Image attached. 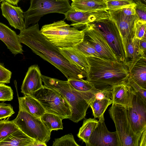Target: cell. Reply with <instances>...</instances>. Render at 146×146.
<instances>
[{
	"label": "cell",
	"instance_id": "cell-1",
	"mask_svg": "<svg viewBox=\"0 0 146 146\" xmlns=\"http://www.w3.org/2000/svg\"><path fill=\"white\" fill-rule=\"evenodd\" d=\"M18 36L21 43L54 66L67 79L73 78L81 79L86 77L85 71L71 63L60 52L59 48L41 33L38 23L20 31Z\"/></svg>",
	"mask_w": 146,
	"mask_h": 146
},
{
	"label": "cell",
	"instance_id": "cell-2",
	"mask_svg": "<svg viewBox=\"0 0 146 146\" xmlns=\"http://www.w3.org/2000/svg\"><path fill=\"white\" fill-rule=\"evenodd\" d=\"M86 58L89 67L86 80L97 89L111 91L113 86L127 82L129 70L123 62L93 57Z\"/></svg>",
	"mask_w": 146,
	"mask_h": 146
},
{
	"label": "cell",
	"instance_id": "cell-3",
	"mask_svg": "<svg viewBox=\"0 0 146 146\" xmlns=\"http://www.w3.org/2000/svg\"><path fill=\"white\" fill-rule=\"evenodd\" d=\"M41 77L44 85L60 92L70 105L72 115L69 119L77 123L85 118L91 100L86 99L73 89L68 81L42 75Z\"/></svg>",
	"mask_w": 146,
	"mask_h": 146
},
{
	"label": "cell",
	"instance_id": "cell-4",
	"mask_svg": "<svg viewBox=\"0 0 146 146\" xmlns=\"http://www.w3.org/2000/svg\"><path fill=\"white\" fill-rule=\"evenodd\" d=\"M40 31L52 44L58 48L74 47L83 40L84 33L63 20L43 26Z\"/></svg>",
	"mask_w": 146,
	"mask_h": 146
},
{
	"label": "cell",
	"instance_id": "cell-5",
	"mask_svg": "<svg viewBox=\"0 0 146 146\" xmlns=\"http://www.w3.org/2000/svg\"><path fill=\"white\" fill-rule=\"evenodd\" d=\"M112 104L109 112L114 123L120 146H146V135L138 136L133 132L127 109L121 105Z\"/></svg>",
	"mask_w": 146,
	"mask_h": 146
},
{
	"label": "cell",
	"instance_id": "cell-6",
	"mask_svg": "<svg viewBox=\"0 0 146 146\" xmlns=\"http://www.w3.org/2000/svg\"><path fill=\"white\" fill-rule=\"evenodd\" d=\"M72 9L69 0H31L29 8L24 12L25 28L38 23L45 15L53 13L64 15Z\"/></svg>",
	"mask_w": 146,
	"mask_h": 146
},
{
	"label": "cell",
	"instance_id": "cell-7",
	"mask_svg": "<svg viewBox=\"0 0 146 146\" xmlns=\"http://www.w3.org/2000/svg\"><path fill=\"white\" fill-rule=\"evenodd\" d=\"M30 96L39 102L46 113L56 115L62 119L71 117L70 105L64 96L56 90L44 85L42 88Z\"/></svg>",
	"mask_w": 146,
	"mask_h": 146
},
{
	"label": "cell",
	"instance_id": "cell-8",
	"mask_svg": "<svg viewBox=\"0 0 146 146\" xmlns=\"http://www.w3.org/2000/svg\"><path fill=\"white\" fill-rule=\"evenodd\" d=\"M19 107L18 115L13 121L19 129L35 140L46 143L48 142L51 131L46 127L40 117L33 116Z\"/></svg>",
	"mask_w": 146,
	"mask_h": 146
},
{
	"label": "cell",
	"instance_id": "cell-9",
	"mask_svg": "<svg viewBox=\"0 0 146 146\" xmlns=\"http://www.w3.org/2000/svg\"><path fill=\"white\" fill-rule=\"evenodd\" d=\"M89 24L104 37L117 61L123 62L125 56L122 39L118 27L114 21L110 17Z\"/></svg>",
	"mask_w": 146,
	"mask_h": 146
},
{
	"label": "cell",
	"instance_id": "cell-10",
	"mask_svg": "<svg viewBox=\"0 0 146 146\" xmlns=\"http://www.w3.org/2000/svg\"><path fill=\"white\" fill-rule=\"evenodd\" d=\"M127 110L133 132L138 136L146 135V101L139 93L136 92L133 98L132 106Z\"/></svg>",
	"mask_w": 146,
	"mask_h": 146
},
{
	"label": "cell",
	"instance_id": "cell-11",
	"mask_svg": "<svg viewBox=\"0 0 146 146\" xmlns=\"http://www.w3.org/2000/svg\"><path fill=\"white\" fill-rule=\"evenodd\" d=\"M82 30L84 34L83 40L95 48L101 58L110 61H117L106 40L99 32L89 24L86 25Z\"/></svg>",
	"mask_w": 146,
	"mask_h": 146
},
{
	"label": "cell",
	"instance_id": "cell-12",
	"mask_svg": "<svg viewBox=\"0 0 146 146\" xmlns=\"http://www.w3.org/2000/svg\"><path fill=\"white\" fill-rule=\"evenodd\" d=\"M98 125L90 137L86 146H120L116 131L111 132L108 129L104 116L98 118Z\"/></svg>",
	"mask_w": 146,
	"mask_h": 146
},
{
	"label": "cell",
	"instance_id": "cell-13",
	"mask_svg": "<svg viewBox=\"0 0 146 146\" xmlns=\"http://www.w3.org/2000/svg\"><path fill=\"white\" fill-rule=\"evenodd\" d=\"M108 11L110 18L115 22L119 31L125 56L127 44L130 39L134 37L133 29L135 21L138 18L136 14L131 16L126 15L121 9Z\"/></svg>",
	"mask_w": 146,
	"mask_h": 146
},
{
	"label": "cell",
	"instance_id": "cell-14",
	"mask_svg": "<svg viewBox=\"0 0 146 146\" xmlns=\"http://www.w3.org/2000/svg\"><path fill=\"white\" fill-rule=\"evenodd\" d=\"M64 15L65 19L72 22L71 26L82 29L89 23L110 17L108 11L106 10L83 11H76L73 9Z\"/></svg>",
	"mask_w": 146,
	"mask_h": 146
},
{
	"label": "cell",
	"instance_id": "cell-15",
	"mask_svg": "<svg viewBox=\"0 0 146 146\" xmlns=\"http://www.w3.org/2000/svg\"><path fill=\"white\" fill-rule=\"evenodd\" d=\"M41 74L37 65L29 67L21 86V92L24 95H31L43 87Z\"/></svg>",
	"mask_w": 146,
	"mask_h": 146
},
{
	"label": "cell",
	"instance_id": "cell-16",
	"mask_svg": "<svg viewBox=\"0 0 146 146\" xmlns=\"http://www.w3.org/2000/svg\"><path fill=\"white\" fill-rule=\"evenodd\" d=\"M110 92L112 103L121 105L126 109L132 106L136 92L127 82L113 86Z\"/></svg>",
	"mask_w": 146,
	"mask_h": 146
},
{
	"label": "cell",
	"instance_id": "cell-17",
	"mask_svg": "<svg viewBox=\"0 0 146 146\" xmlns=\"http://www.w3.org/2000/svg\"><path fill=\"white\" fill-rule=\"evenodd\" d=\"M0 8L2 15L11 27L20 31L25 28L24 12L20 7L3 1Z\"/></svg>",
	"mask_w": 146,
	"mask_h": 146
},
{
	"label": "cell",
	"instance_id": "cell-18",
	"mask_svg": "<svg viewBox=\"0 0 146 146\" xmlns=\"http://www.w3.org/2000/svg\"><path fill=\"white\" fill-rule=\"evenodd\" d=\"M0 39L6 45L12 54H22L23 51L16 33L7 26L0 22Z\"/></svg>",
	"mask_w": 146,
	"mask_h": 146
},
{
	"label": "cell",
	"instance_id": "cell-19",
	"mask_svg": "<svg viewBox=\"0 0 146 146\" xmlns=\"http://www.w3.org/2000/svg\"><path fill=\"white\" fill-rule=\"evenodd\" d=\"M59 49L63 55L71 63L87 73L89 66L86 56L73 47L59 48Z\"/></svg>",
	"mask_w": 146,
	"mask_h": 146
},
{
	"label": "cell",
	"instance_id": "cell-20",
	"mask_svg": "<svg viewBox=\"0 0 146 146\" xmlns=\"http://www.w3.org/2000/svg\"><path fill=\"white\" fill-rule=\"evenodd\" d=\"M19 106L31 114L40 117L45 111L42 106L35 98L29 95H24L18 98Z\"/></svg>",
	"mask_w": 146,
	"mask_h": 146
},
{
	"label": "cell",
	"instance_id": "cell-21",
	"mask_svg": "<svg viewBox=\"0 0 146 146\" xmlns=\"http://www.w3.org/2000/svg\"><path fill=\"white\" fill-rule=\"evenodd\" d=\"M139 39L133 37L128 42L126 49V54L124 64L129 71L134 65L141 58L145 57L141 53L139 46Z\"/></svg>",
	"mask_w": 146,
	"mask_h": 146
},
{
	"label": "cell",
	"instance_id": "cell-22",
	"mask_svg": "<svg viewBox=\"0 0 146 146\" xmlns=\"http://www.w3.org/2000/svg\"><path fill=\"white\" fill-rule=\"evenodd\" d=\"M107 0H75L72 1L71 6L77 11H92L107 10Z\"/></svg>",
	"mask_w": 146,
	"mask_h": 146
},
{
	"label": "cell",
	"instance_id": "cell-23",
	"mask_svg": "<svg viewBox=\"0 0 146 146\" xmlns=\"http://www.w3.org/2000/svg\"><path fill=\"white\" fill-rule=\"evenodd\" d=\"M129 76L138 85L146 90V58H140L129 71Z\"/></svg>",
	"mask_w": 146,
	"mask_h": 146
},
{
	"label": "cell",
	"instance_id": "cell-24",
	"mask_svg": "<svg viewBox=\"0 0 146 146\" xmlns=\"http://www.w3.org/2000/svg\"><path fill=\"white\" fill-rule=\"evenodd\" d=\"M19 129L0 143V146H31L35 140Z\"/></svg>",
	"mask_w": 146,
	"mask_h": 146
},
{
	"label": "cell",
	"instance_id": "cell-25",
	"mask_svg": "<svg viewBox=\"0 0 146 146\" xmlns=\"http://www.w3.org/2000/svg\"><path fill=\"white\" fill-rule=\"evenodd\" d=\"M94 96L90 101V106L92 110L94 118H99L104 116L105 111L113 102L111 98L98 100L96 99Z\"/></svg>",
	"mask_w": 146,
	"mask_h": 146
},
{
	"label": "cell",
	"instance_id": "cell-26",
	"mask_svg": "<svg viewBox=\"0 0 146 146\" xmlns=\"http://www.w3.org/2000/svg\"><path fill=\"white\" fill-rule=\"evenodd\" d=\"M67 81L72 88L78 92L96 93L100 90L96 88L93 84L86 80L70 78L68 79Z\"/></svg>",
	"mask_w": 146,
	"mask_h": 146
},
{
	"label": "cell",
	"instance_id": "cell-27",
	"mask_svg": "<svg viewBox=\"0 0 146 146\" xmlns=\"http://www.w3.org/2000/svg\"><path fill=\"white\" fill-rule=\"evenodd\" d=\"M98 121L94 119H85L77 135L78 138L86 145L91 133L97 126Z\"/></svg>",
	"mask_w": 146,
	"mask_h": 146
},
{
	"label": "cell",
	"instance_id": "cell-28",
	"mask_svg": "<svg viewBox=\"0 0 146 146\" xmlns=\"http://www.w3.org/2000/svg\"><path fill=\"white\" fill-rule=\"evenodd\" d=\"M40 118L47 128L51 131L63 129L62 119L56 115L46 112Z\"/></svg>",
	"mask_w": 146,
	"mask_h": 146
},
{
	"label": "cell",
	"instance_id": "cell-29",
	"mask_svg": "<svg viewBox=\"0 0 146 146\" xmlns=\"http://www.w3.org/2000/svg\"><path fill=\"white\" fill-rule=\"evenodd\" d=\"M19 129L13 120L9 121L8 119L0 121V143Z\"/></svg>",
	"mask_w": 146,
	"mask_h": 146
},
{
	"label": "cell",
	"instance_id": "cell-30",
	"mask_svg": "<svg viewBox=\"0 0 146 146\" xmlns=\"http://www.w3.org/2000/svg\"><path fill=\"white\" fill-rule=\"evenodd\" d=\"M86 57H93L101 58L95 48L86 41L83 40L74 47Z\"/></svg>",
	"mask_w": 146,
	"mask_h": 146
},
{
	"label": "cell",
	"instance_id": "cell-31",
	"mask_svg": "<svg viewBox=\"0 0 146 146\" xmlns=\"http://www.w3.org/2000/svg\"><path fill=\"white\" fill-rule=\"evenodd\" d=\"M106 3L108 11L120 10L135 3L133 0H107Z\"/></svg>",
	"mask_w": 146,
	"mask_h": 146
},
{
	"label": "cell",
	"instance_id": "cell-32",
	"mask_svg": "<svg viewBox=\"0 0 146 146\" xmlns=\"http://www.w3.org/2000/svg\"><path fill=\"white\" fill-rule=\"evenodd\" d=\"M53 146H79L75 140L73 135L69 134L56 139L53 141Z\"/></svg>",
	"mask_w": 146,
	"mask_h": 146
},
{
	"label": "cell",
	"instance_id": "cell-33",
	"mask_svg": "<svg viewBox=\"0 0 146 146\" xmlns=\"http://www.w3.org/2000/svg\"><path fill=\"white\" fill-rule=\"evenodd\" d=\"M146 21L136 19L134 22L133 32L134 37L139 39L142 38L146 35Z\"/></svg>",
	"mask_w": 146,
	"mask_h": 146
},
{
	"label": "cell",
	"instance_id": "cell-34",
	"mask_svg": "<svg viewBox=\"0 0 146 146\" xmlns=\"http://www.w3.org/2000/svg\"><path fill=\"white\" fill-rule=\"evenodd\" d=\"M11 88L5 84H0V101H11L13 98Z\"/></svg>",
	"mask_w": 146,
	"mask_h": 146
},
{
	"label": "cell",
	"instance_id": "cell-35",
	"mask_svg": "<svg viewBox=\"0 0 146 146\" xmlns=\"http://www.w3.org/2000/svg\"><path fill=\"white\" fill-rule=\"evenodd\" d=\"M15 112L10 104L0 103V119L11 116Z\"/></svg>",
	"mask_w": 146,
	"mask_h": 146
},
{
	"label": "cell",
	"instance_id": "cell-36",
	"mask_svg": "<svg viewBox=\"0 0 146 146\" xmlns=\"http://www.w3.org/2000/svg\"><path fill=\"white\" fill-rule=\"evenodd\" d=\"M135 3V13L138 19L146 21V4L141 2Z\"/></svg>",
	"mask_w": 146,
	"mask_h": 146
},
{
	"label": "cell",
	"instance_id": "cell-37",
	"mask_svg": "<svg viewBox=\"0 0 146 146\" xmlns=\"http://www.w3.org/2000/svg\"><path fill=\"white\" fill-rule=\"evenodd\" d=\"M11 75V71L0 64V84L9 83Z\"/></svg>",
	"mask_w": 146,
	"mask_h": 146
},
{
	"label": "cell",
	"instance_id": "cell-38",
	"mask_svg": "<svg viewBox=\"0 0 146 146\" xmlns=\"http://www.w3.org/2000/svg\"><path fill=\"white\" fill-rule=\"evenodd\" d=\"M127 82L136 92L139 93L143 98L146 101V90L140 87L129 76L127 79Z\"/></svg>",
	"mask_w": 146,
	"mask_h": 146
},
{
	"label": "cell",
	"instance_id": "cell-39",
	"mask_svg": "<svg viewBox=\"0 0 146 146\" xmlns=\"http://www.w3.org/2000/svg\"><path fill=\"white\" fill-rule=\"evenodd\" d=\"M111 91L108 90H100L95 94L94 98L97 99L102 100L104 99H111Z\"/></svg>",
	"mask_w": 146,
	"mask_h": 146
},
{
	"label": "cell",
	"instance_id": "cell-40",
	"mask_svg": "<svg viewBox=\"0 0 146 146\" xmlns=\"http://www.w3.org/2000/svg\"><path fill=\"white\" fill-rule=\"evenodd\" d=\"M139 46L141 53L144 57H146V35L139 39Z\"/></svg>",
	"mask_w": 146,
	"mask_h": 146
},
{
	"label": "cell",
	"instance_id": "cell-41",
	"mask_svg": "<svg viewBox=\"0 0 146 146\" xmlns=\"http://www.w3.org/2000/svg\"><path fill=\"white\" fill-rule=\"evenodd\" d=\"M136 3H135L122 9L121 10L124 14L127 15L131 16L136 15L135 7Z\"/></svg>",
	"mask_w": 146,
	"mask_h": 146
},
{
	"label": "cell",
	"instance_id": "cell-42",
	"mask_svg": "<svg viewBox=\"0 0 146 146\" xmlns=\"http://www.w3.org/2000/svg\"><path fill=\"white\" fill-rule=\"evenodd\" d=\"M46 143L35 140L31 146H47Z\"/></svg>",
	"mask_w": 146,
	"mask_h": 146
},
{
	"label": "cell",
	"instance_id": "cell-43",
	"mask_svg": "<svg viewBox=\"0 0 146 146\" xmlns=\"http://www.w3.org/2000/svg\"><path fill=\"white\" fill-rule=\"evenodd\" d=\"M20 0H4L14 5H17Z\"/></svg>",
	"mask_w": 146,
	"mask_h": 146
},
{
	"label": "cell",
	"instance_id": "cell-44",
	"mask_svg": "<svg viewBox=\"0 0 146 146\" xmlns=\"http://www.w3.org/2000/svg\"><path fill=\"white\" fill-rule=\"evenodd\" d=\"M135 3L141 2L146 4V0H133Z\"/></svg>",
	"mask_w": 146,
	"mask_h": 146
},
{
	"label": "cell",
	"instance_id": "cell-45",
	"mask_svg": "<svg viewBox=\"0 0 146 146\" xmlns=\"http://www.w3.org/2000/svg\"><path fill=\"white\" fill-rule=\"evenodd\" d=\"M4 1V0H0V3Z\"/></svg>",
	"mask_w": 146,
	"mask_h": 146
},
{
	"label": "cell",
	"instance_id": "cell-46",
	"mask_svg": "<svg viewBox=\"0 0 146 146\" xmlns=\"http://www.w3.org/2000/svg\"><path fill=\"white\" fill-rule=\"evenodd\" d=\"M71 1L75 0H71Z\"/></svg>",
	"mask_w": 146,
	"mask_h": 146
},
{
	"label": "cell",
	"instance_id": "cell-47",
	"mask_svg": "<svg viewBox=\"0 0 146 146\" xmlns=\"http://www.w3.org/2000/svg\"></svg>",
	"mask_w": 146,
	"mask_h": 146
},
{
	"label": "cell",
	"instance_id": "cell-48",
	"mask_svg": "<svg viewBox=\"0 0 146 146\" xmlns=\"http://www.w3.org/2000/svg\"></svg>",
	"mask_w": 146,
	"mask_h": 146
}]
</instances>
